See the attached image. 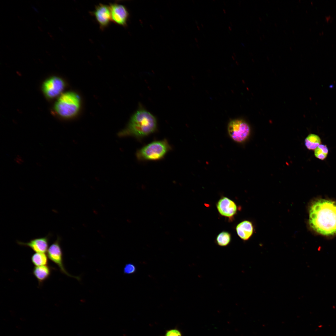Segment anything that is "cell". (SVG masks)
Instances as JSON below:
<instances>
[{"mask_svg": "<svg viewBox=\"0 0 336 336\" xmlns=\"http://www.w3.org/2000/svg\"><path fill=\"white\" fill-rule=\"evenodd\" d=\"M328 149L325 145L320 144L315 150L314 155L317 158L323 160L327 157Z\"/></svg>", "mask_w": 336, "mask_h": 336, "instance_id": "e0dca14e", "label": "cell"}, {"mask_svg": "<svg viewBox=\"0 0 336 336\" xmlns=\"http://www.w3.org/2000/svg\"><path fill=\"white\" fill-rule=\"evenodd\" d=\"M91 13L94 16L102 30L107 27L111 21L109 6L99 3L96 6L95 10Z\"/></svg>", "mask_w": 336, "mask_h": 336, "instance_id": "9c48e42d", "label": "cell"}, {"mask_svg": "<svg viewBox=\"0 0 336 336\" xmlns=\"http://www.w3.org/2000/svg\"><path fill=\"white\" fill-rule=\"evenodd\" d=\"M321 143V140L319 136L314 134H309L305 140V145L310 150H315Z\"/></svg>", "mask_w": 336, "mask_h": 336, "instance_id": "5bb4252c", "label": "cell"}, {"mask_svg": "<svg viewBox=\"0 0 336 336\" xmlns=\"http://www.w3.org/2000/svg\"><path fill=\"white\" fill-rule=\"evenodd\" d=\"M237 234L242 240L244 241L249 240L253 235L254 226L252 222L245 220L238 224L236 227Z\"/></svg>", "mask_w": 336, "mask_h": 336, "instance_id": "7c38bea8", "label": "cell"}, {"mask_svg": "<svg viewBox=\"0 0 336 336\" xmlns=\"http://www.w3.org/2000/svg\"><path fill=\"white\" fill-rule=\"evenodd\" d=\"M48 257L44 253L35 252L32 255L31 260L35 266L47 265L49 263Z\"/></svg>", "mask_w": 336, "mask_h": 336, "instance_id": "9a60e30c", "label": "cell"}, {"mask_svg": "<svg viewBox=\"0 0 336 336\" xmlns=\"http://www.w3.org/2000/svg\"><path fill=\"white\" fill-rule=\"evenodd\" d=\"M54 268L48 265L35 266L32 270V273L38 281L40 286L44 282L48 279Z\"/></svg>", "mask_w": 336, "mask_h": 336, "instance_id": "4fadbf2b", "label": "cell"}, {"mask_svg": "<svg viewBox=\"0 0 336 336\" xmlns=\"http://www.w3.org/2000/svg\"><path fill=\"white\" fill-rule=\"evenodd\" d=\"M81 101L76 93L68 92L62 94L56 102L54 109L60 116L65 118H72L80 110Z\"/></svg>", "mask_w": 336, "mask_h": 336, "instance_id": "3957f363", "label": "cell"}, {"mask_svg": "<svg viewBox=\"0 0 336 336\" xmlns=\"http://www.w3.org/2000/svg\"><path fill=\"white\" fill-rule=\"evenodd\" d=\"M227 130L228 134L234 141L241 142L248 138L250 133V128L248 124L241 119H234L229 123Z\"/></svg>", "mask_w": 336, "mask_h": 336, "instance_id": "8992f818", "label": "cell"}, {"mask_svg": "<svg viewBox=\"0 0 336 336\" xmlns=\"http://www.w3.org/2000/svg\"><path fill=\"white\" fill-rule=\"evenodd\" d=\"M171 149L166 140L152 142L137 152V158L140 161H156L161 159Z\"/></svg>", "mask_w": 336, "mask_h": 336, "instance_id": "277c9868", "label": "cell"}, {"mask_svg": "<svg viewBox=\"0 0 336 336\" xmlns=\"http://www.w3.org/2000/svg\"><path fill=\"white\" fill-rule=\"evenodd\" d=\"M64 87V82L62 79L53 77L45 81L43 84L42 89L47 97L52 98L60 94Z\"/></svg>", "mask_w": 336, "mask_h": 336, "instance_id": "52a82bcc", "label": "cell"}, {"mask_svg": "<svg viewBox=\"0 0 336 336\" xmlns=\"http://www.w3.org/2000/svg\"><path fill=\"white\" fill-rule=\"evenodd\" d=\"M308 224L321 235H336V201L320 198L311 202L308 207Z\"/></svg>", "mask_w": 336, "mask_h": 336, "instance_id": "6da1fadb", "label": "cell"}, {"mask_svg": "<svg viewBox=\"0 0 336 336\" xmlns=\"http://www.w3.org/2000/svg\"><path fill=\"white\" fill-rule=\"evenodd\" d=\"M231 240L230 234L227 231H223L219 233L217 236L216 239V242L218 245L225 247L230 244Z\"/></svg>", "mask_w": 336, "mask_h": 336, "instance_id": "2e32d148", "label": "cell"}, {"mask_svg": "<svg viewBox=\"0 0 336 336\" xmlns=\"http://www.w3.org/2000/svg\"><path fill=\"white\" fill-rule=\"evenodd\" d=\"M165 336H182V335L179 330L174 329L167 330Z\"/></svg>", "mask_w": 336, "mask_h": 336, "instance_id": "d6986e66", "label": "cell"}, {"mask_svg": "<svg viewBox=\"0 0 336 336\" xmlns=\"http://www.w3.org/2000/svg\"><path fill=\"white\" fill-rule=\"evenodd\" d=\"M136 270V267L132 263L126 264L124 268V273L127 274H130L134 273Z\"/></svg>", "mask_w": 336, "mask_h": 336, "instance_id": "ac0fdd59", "label": "cell"}, {"mask_svg": "<svg viewBox=\"0 0 336 336\" xmlns=\"http://www.w3.org/2000/svg\"><path fill=\"white\" fill-rule=\"evenodd\" d=\"M109 7L111 21L119 25L126 26L129 15L127 8L117 2L110 3Z\"/></svg>", "mask_w": 336, "mask_h": 336, "instance_id": "ba28073f", "label": "cell"}, {"mask_svg": "<svg viewBox=\"0 0 336 336\" xmlns=\"http://www.w3.org/2000/svg\"><path fill=\"white\" fill-rule=\"evenodd\" d=\"M157 128L156 118L145 110H139L132 116L126 128L120 134L142 139L154 132Z\"/></svg>", "mask_w": 336, "mask_h": 336, "instance_id": "7a4b0ae2", "label": "cell"}, {"mask_svg": "<svg viewBox=\"0 0 336 336\" xmlns=\"http://www.w3.org/2000/svg\"><path fill=\"white\" fill-rule=\"evenodd\" d=\"M61 238L58 236L56 240L49 247L47 255L49 259L59 268L60 271L66 275L80 280V277L72 275L66 271L63 264V254L60 245Z\"/></svg>", "mask_w": 336, "mask_h": 336, "instance_id": "5b68a950", "label": "cell"}, {"mask_svg": "<svg viewBox=\"0 0 336 336\" xmlns=\"http://www.w3.org/2000/svg\"><path fill=\"white\" fill-rule=\"evenodd\" d=\"M52 236L49 233L45 236L33 239L26 242L17 240L16 243L19 245L30 248L35 252L44 253L49 248V240Z\"/></svg>", "mask_w": 336, "mask_h": 336, "instance_id": "30bf717a", "label": "cell"}, {"mask_svg": "<svg viewBox=\"0 0 336 336\" xmlns=\"http://www.w3.org/2000/svg\"><path fill=\"white\" fill-rule=\"evenodd\" d=\"M216 207L222 216L231 219L236 214L237 206L234 201L226 197H222L217 203Z\"/></svg>", "mask_w": 336, "mask_h": 336, "instance_id": "8fae6325", "label": "cell"}]
</instances>
